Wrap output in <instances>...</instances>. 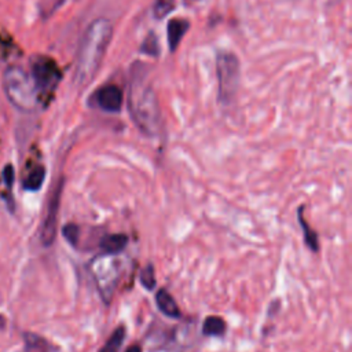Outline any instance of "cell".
<instances>
[{
	"label": "cell",
	"instance_id": "9a60e30c",
	"mask_svg": "<svg viewBox=\"0 0 352 352\" xmlns=\"http://www.w3.org/2000/svg\"><path fill=\"white\" fill-rule=\"evenodd\" d=\"M45 179V168L43 165H36L25 177L23 188L28 191H38Z\"/></svg>",
	"mask_w": 352,
	"mask_h": 352
},
{
	"label": "cell",
	"instance_id": "6da1fadb",
	"mask_svg": "<svg viewBox=\"0 0 352 352\" xmlns=\"http://www.w3.org/2000/svg\"><path fill=\"white\" fill-rule=\"evenodd\" d=\"M113 36L111 22L106 18L95 19L84 33L78 52L74 78L80 87L89 84L104 56Z\"/></svg>",
	"mask_w": 352,
	"mask_h": 352
},
{
	"label": "cell",
	"instance_id": "3957f363",
	"mask_svg": "<svg viewBox=\"0 0 352 352\" xmlns=\"http://www.w3.org/2000/svg\"><path fill=\"white\" fill-rule=\"evenodd\" d=\"M4 91L8 100L19 110L30 111L38 104V89L33 78L18 66L4 72Z\"/></svg>",
	"mask_w": 352,
	"mask_h": 352
},
{
	"label": "cell",
	"instance_id": "ffe728a7",
	"mask_svg": "<svg viewBox=\"0 0 352 352\" xmlns=\"http://www.w3.org/2000/svg\"><path fill=\"white\" fill-rule=\"evenodd\" d=\"M150 47V50L147 51L148 54H151V55H154V54H157L153 48H158V43H157V38H155V36H150V37H147L146 38V41H144V44H143V47H142V50L144 51V50H147Z\"/></svg>",
	"mask_w": 352,
	"mask_h": 352
},
{
	"label": "cell",
	"instance_id": "52a82bcc",
	"mask_svg": "<svg viewBox=\"0 0 352 352\" xmlns=\"http://www.w3.org/2000/svg\"><path fill=\"white\" fill-rule=\"evenodd\" d=\"M94 100L102 110L117 113L122 104V91L114 84L103 85L95 92Z\"/></svg>",
	"mask_w": 352,
	"mask_h": 352
},
{
	"label": "cell",
	"instance_id": "30bf717a",
	"mask_svg": "<svg viewBox=\"0 0 352 352\" xmlns=\"http://www.w3.org/2000/svg\"><path fill=\"white\" fill-rule=\"evenodd\" d=\"M304 209H305L304 205L298 206V209H297V220H298V224L302 231L304 243L312 253H318L320 249L319 248V236H318V232L311 227L308 220L304 217Z\"/></svg>",
	"mask_w": 352,
	"mask_h": 352
},
{
	"label": "cell",
	"instance_id": "e0dca14e",
	"mask_svg": "<svg viewBox=\"0 0 352 352\" xmlns=\"http://www.w3.org/2000/svg\"><path fill=\"white\" fill-rule=\"evenodd\" d=\"M62 235H63V238L66 239V242L69 243V245H72L74 249H77L78 248V245H80V235H81V228L77 226V224H74V223H67V224H65L63 227H62Z\"/></svg>",
	"mask_w": 352,
	"mask_h": 352
},
{
	"label": "cell",
	"instance_id": "9c48e42d",
	"mask_svg": "<svg viewBox=\"0 0 352 352\" xmlns=\"http://www.w3.org/2000/svg\"><path fill=\"white\" fill-rule=\"evenodd\" d=\"M155 305L162 315H165L170 319H180L183 316V312H182L180 307L177 305L176 300L164 287H161L155 292Z\"/></svg>",
	"mask_w": 352,
	"mask_h": 352
},
{
	"label": "cell",
	"instance_id": "8992f818",
	"mask_svg": "<svg viewBox=\"0 0 352 352\" xmlns=\"http://www.w3.org/2000/svg\"><path fill=\"white\" fill-rule=\"evenodd\" d=\"M62 73L56 62L48 56L37 55L32 60V78L37 89L43 92L52 91L60 81Z\"/></svg>",
	"mask_w": 352,
	"mask_h": 352
},
{
	"label": "cell",
	"instance_id": "5bb4252c",
	"mask_svg": "<svg viewBox=\"0 0 352 352\" xmlns=\"http://www.w3.org/2000/svg\"><path fill=\"white\" fill-rule=\"evenodd\" d=\"M125 337H126V327L124 324H118L111 331V334L109 336V338L98 352H120L125 341Z\"/></svg>",
	"mask_w": 352,
	"mask_h": 352
},
{
	"label": "cell",
	"instance_id": "ba28073f",
	"mask_svg": "<svg viewBox=\"0 0 352 352\" xmlns=\"http://www.w3.org/2000/svg\"><path fill=\"white\" fill-rule=\"evenodd\" d=\"M129 243V236L124 232L106 234L99 239L100 256H117L125 250Z\"/></svg>",
	"mask_w": 352,
	"mask_h": 352
},
{
	"label": "cell",
	"instance_id": "2e32d148",
	"mask_svg": "<svg viewBox=\"0 0 352 352\" xmlns=\"http://www.w3.org/2000/svg\"><path fill=\"white\" fill-rule=\"evenodd\" d=\"M139 282L146 290H148V292L154 290V287L157 285V279H155V270H154V265L151 263H148L147 265H144L140 270Z\"/></svg>",
	"mask_w": 352,
	"mask_h": 352
},
{
	"label": "cell",
	"instance_id": "7c38bea8",
	"mask_svg": "<svg viewBox=\"0 0 352 352\" xmlns=\"http://www.w3.org/2000/svg\"><path fill=\"white\" fill-rule=\"evenodd\" d=\"M190 23L186 19L182 18H176V19H170L168 23V43H169V48L170 51H175L180 43V40L183 38L184 33L187 32Z\"/></svg>",
	"mask_w": 352,
	"mask_h": 352
},
{
	"label": "cell",
	"instance_id": "d6986e66",
	"mask_svg": "<svg viewBox=\"0 0 352 352\" xmlns=\"http://www.w3.org/2000/svg\"><path fill=\"white\" fill-rule=\"evenodd\" d=\"M14 177H15V173H14L12 165L4 166V169H3V179H4V183H6V186L8 188H11V186L14 183Z\"/></svg>",
	"mask_w": 352,
	"mask_h": 352
},
{
	"label": "cell",
	"instance_id": "277c9868",
	"mask_svg": "<svg viewBox=\"0 0 352 352\" xmlns=\"http://www.w3.org/2000/svg\"><path fill=\"white\" fill-rule=\"evenodd\" d=\"M219 80V100L223 103L231 102L239 85L241 67L238 58L231 52H220L216 62Z\"/></svg>",
	"mask_w": 352,
	"mask_h": 352
},
{
	"label": "cell",
	"instance_id": "4fadbf2b",
	"mask_svg": "<svg viewBox=\"0 0 352 352\" xmlns=\"http://www.w3.org/2000/svg\"><path fill=\"white\" fill-rule=\"evenodd\" d=\"M52 345L41 336L36 333L23 334V346L22 352H52Z\"/></svg>",
	"mask_w": 352,
	"mask_h": 352
},
{
	"label": "cell",
	"instance_id": "44dd1931",
	"mask_svg": "<svg viewBox=\"0 0 352 352\" xmlns=\"http://www.w3.org/2000/svg\"><path fill=\"white\" fill-rule=\"evenodd\" d=\"M125 352H143V351H142V346L139 344H133V345L128 346V349Z\"/></svg>",
	"mask_w": 352,
	"mask_h": 352
},
{
	"label": "cell",
	"instance_id": "7a4b0ae2",
	"mask_svg": "<svg viewBox=\"0 0 352 352\" xmlns=\"http://www.w3.org/2000/svg\"><path fill=\"white\" fill-rule=\"evenodd\" d=\"M128 107L132 121L143 135L154 138L161 132L162 122L158 99L143 78H136L131 82Z\"/></svg>",
	"mask_w": 352,
	"mask_h": 352
},
{
	"label": "cell",
	"instance_id": "ac0fdd59",
	"mask_svg": "<svg viewBox=\"0 0 352 352\" xmlns=\"http://www.w3.org/2000/svg\"><path fill=\"white\" fill-rule=\"evenodd\" d=\"M175 7V0H155L154 6H153V12L155 15V18L161 19L165 15H168Z\"/></svg>",
	"mask_w": 352,
	"mask_h": 352
},
{
	"label": "cell",
	"instance_id": "8fae6325",
	"mask_svg": "<svg viewBox=\"0 0 352 352\" xmlns=\"http://www.w3.org/2000/svg\"><path fill=\"white\" fill-rule=\"evenodd\" d=\"M201 331L205 337H223L227 333V322L219 315H209L204 319Z\"/></svg>",
	"mask_w": 352,
	"mask_h": 352
},
{
	"label": "cell",
	"instance_id": "5b68a950",
	"mask_svg": "<svg viewBox=\"0 0 352 352\" xmlns=\"http://www.w3.org/2000/svg\"><path fill=\"white\" fill-rule=\"evenodd\" d=\"M63 186H65V179L59 177L50 194V198H48L45 216H44V220H43V224L40 228V241H41L43 246H45V248L51 246L56 238L58 214H59V208H60Z\"/></svg>",
	"mask_w": 352,
	"mask_h": 352
}]
</instances>
